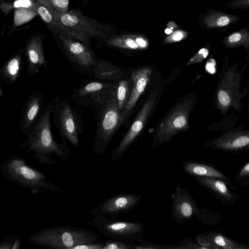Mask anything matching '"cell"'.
I'll return each mask as SVG.
<instances>
[{
  "instance_id": "cell-1",
  "label": "cell",
  "mask_w": 249,
  "mask_h": 249,
  "mask_svg": "<svg viewBox=\"0 0 249 249\" xmlns=\"http://www.w3.org/2000/svg\"><path fill=\"white\" fill-rule=\"evenodd\" d=\"M89 108L93 110L96 131L93 149L95 155L104 154L121 126L115 83L108 89L94 94Z\"/></svg>"
},
{
  "instance_id": "cell-2",
  "label": "cell",
  "mask_w": 249,
  "mask_h": 249,
  "mask_svg": "<svg viewBox=\"0 0 249 249\" xmlns=\"http://www.w3.org/2000/svg\"><path fill=\"white\" fill-rule=\"evenodd\" d=\"M53 105L52 100L44 107L36 124L26 135L21 149H27L29 152H34L35 158L41 164H53L58 162L51 156L56 155L62 160L67 159L71 150L67 142L58 143L52 132L50 124Z\"/></svg>"
},
{
  "instance_id": "cell-3",
  "label": "cell",
  "mask_w": 249,
  "mask_h": 249,
  "mask_svg": "<svg viewBox=\"0 0 249 249\" xmlns=\"http://www.w3.org/2000/svg\"><path fill=\"white\" fill-rule=\"evenodd\" d=\"M28 240L37 246L56 249H72L78 245L103 242L89 230L68 226L42 229L31 234Z\"/></svg>"
},
{
  "instance_id": "cell-4",
  "label": "cell",
  "mask_w": 249,
  "mask_h": 249,
  "mask_svg": "<svg viewBox=\"0 0 249 249\" xmlns=\"http://www.w3.org/2000/svg\"><path fill=\"white\" fill-rule=\"evenodd\" d=\"M54 15L61 34L76 39L89 47L92 38L105 39L111 33L107 24L89 18L79 11L72 10L61 14L54 10Z\"/></svg>"
},
{
  "instance_id": "cell-5",
  "label": "cell",
  "mask_w": 249,
  "mask_h": 249,
  "mask_svg": "<svg viewBox=\"0 0 249 249\" xmlns=\"http://www.w3.org/2000/svg\"><path fill=\"white\" fill-rule=\"evenodd\" d=\"M0 170L3 175L10 180L36 193L58 191L68 193L48 182L44 174L28 166L24 159L15 155L11 156L2 164Z\"/></svg>"
},
{
  "instance_id": "cell-6",
  "label": "cell",
  "mask_w": 249,
  "mask_h": 249,
  "mask_svg": "<svg viewBox=\"0 0 249 249\" xmlns=\"http://www.w3.org/2000/svg\"><path fill=\"white\" fill-rule=\"evenodd\" d=\"M53 122L62 141H68L73 146L79 147V136L83 134V120L79 108L74 106L64 96H56L52 99Z\"/></svg>"
},
{
  "instance_id": "cell-7",
  "label": "cell",
  "mask_w": 249,
  "mask_h": 249,
  "mask_svg": "<svg viewBox=\"0 0 249 249\" xmlns=\"http://www.w3.org/2000/svg\"><path fill=\"white\" fill-rule=\"evenodd\" d=\"M196 102L194 96L187 95L175 104L157 127L152 149L170 142L178 133L188 129L189 116Z\"/></svg>"
},
{
  "instance_id": "cell-8",
  "label": "cell",
  "mask_w": 249,
  "mask_h": 249,
  "mask_svg": "<svg viewBox=\"0 0 249 249\" xmlns=\"http://www.w3.org/2000/svg\"><path fill=\"white\" fill-rule=\"evenodd\" d=\"M171 216L178 224L181 225L196 217L204 225L216 224L222 221L221 215L206 209L198 207L188 191L178 183L172 194Z\"/></svg>"
},
{
  "instance_id": "cell-9",
  "label": "cell",
  "mask_w": 249,
  "mask_h": 249,
  "mask_svg": "<svg viewBox=\"0 0 249 249\" xmlns=\"http://www.w3.org/2000/svg\"><path fill=\"white\" fill-rule=\"evenodd\" d=\"M238 64L225 65L221 70L216 91V103L222 113L231 107L241 111V101L245 94L240 90L243 70H238Z\"/></svg>"
},
{
  "instance_id": "cell-10",
  "label": "cell",
  "mask_w": 249,
  "mask_h": 249,
  "mask_svg": "<svg viewBox=\"0 0 249 249\" xmlns=\"http://www.w3.org/2000/svg\"><path fill=\"white\" fill-rule=\"evenodd\" d=\"M95 228L109 239L124 242L134 248L137 242L142 240L145 225L139 222L97 216L92 221Z\"/></svg>"
},
{
  "instance_id": "cell-11",
  "label": "cell",
  "mask_w": 249,
  "mask_h": 249,
  "mask_svg": "<svg viewBox=\"0 0 249 249\" xmlns=\"http://www.w3.org/2000/svg\"><path fill=\"white\" fill-rule=\"evenodd\" d=\"M158 99L157 90L149 94L141 106L127 131L113 151L110 160H119L133 144L145 126Z\"/></svg>"
},
{
  "instance_id": "cell-12",
  "label": "cell",
  "mask_w": 249,
  "mask_h": 249,
  "mask_svg": "<svg viewBox=\"0 0 249 249\" xmlns=\"http://www.w3.org/2000/svg\"><path fill=\"white\" fill-rule=\"evenodd\" d=\"M57 35L64 53L71 65L80 72L89 75L101 58L80 41L61 33Z\"/></svg>"
},
{
  "instance_id": "cell-13",
  "label": "cell",
  "mask_w": 249,
  "mask_h": 249,
  "mask_svg": "<svg viewBox=\"0 0 249 249\" xmlns=\"http://www.w3.org/2000/svg\"><path fill=\"white\" fill-rule=\"evenodd\" d=\"M142 195L119 194L101 202L90 211L94 216H111L121 213H127L134 209L142 199Z\"/></svg>"
},
{
  "instance_id": "cell-14",
  "label": "cell",
  "mask_w": 249,
  "mask_h": 249,
  "mask_svg": "<svg viewBox=\"0 0 249 249\" xmlns=\"http://www.w3.org/2000/svg\"><path fill=\"white\" fill-rule=\"evenodd\" d=\"M151 72V69L148 67L138 68L131 71L130 77L133 81V87L129 99L120 114L121 125L128 124L140 97L144 91L150 80Z\"/></svg>"
},
{
  "instance_id": "cell-15",
  "label": "cell",
  "mask_w": 249,
  "mask_h": 249,
  "mask_svg": "<svg viewBox=\"0 0 249 249\" xmlns=\"http://www.w3.org/2000/svg\"><path fill=\"white\" fill-rule=\"evenodd\" d=\"M204 145L216 150L238 153L249 149V133L248 131H229L206 142Z\"/></svg>"
},
{
  "instance_id": "cell-16",
  "label": "cell",
  "mask_w": 249,
  "mask_h": 249,
  "mask_svg": "<svg viewBox=\"0 0 249 249\" xmlns=\"http://www.w3.org/2000/svg\"><path fill=\"white\" fill-rule=\"evenodd\" d=\"M44 96L33 91L27 98L21 113L19 126L22 132L27 135L36 124L43 108Z\"/></svg>"
},
{
  "instance_id": "cell-17",
  "label": "cell",
  "mask_w": 249,
  "mask_h": 249,
  "mask_svg": "<svg viewBox=\"0 0 249 249\" xmlns=\"http://www.w3.org/2000/svg\"><path fill=\"white\" fill-rule=\"evenodd\" d=\"M193 179L224 205L233 206L238 200L239 195L230 190L229 185L231 184L226 181L216 178L201 177H193Z\"/></svg>"
},
{
  "instance_id": "cell-18",
  "label": "cell",
  "mask_w": 249,
  "mask_h": 249,
  "mask_svg": "<svg viewBox=\"0 0 249 249\" xmlns=\"http://www.w3.org/2000/svg\"><path fill=\"white\" fill-rule=\"evenodd\" d=\"M195 238L197 243L205 249H249L248 245L232 240L218 231L198 233Z\"/></svg>"
},
{
  "instance_id": "cell-19",
  "label": "cell",
  "mask_w": 249,
  "mask_h": 249,
  "mask_svg": "<svg viewBox=\"0 0 249 249\" xmlns=\"http://www.w3.org/2000/svg\"><path fill=\"white\" fill-rule=\"evenodd\" d=\"M25 54L27 63V72L30 76L38 72L41 67L46 69L47 61L45 58L42 38L40 36L32 37L27 42Z\"/></svg>"
},
{
  "instance_id": "cell-20",
  "label": "cell",
  "mask_w": 249,
  "mask_h": 249,
  "mask_svg": "<svg viewBox=\"0 0 249 249\" xmlns=\"http://www.w3.org/2000/svg\"><path fill=\"white\" fill-rule=\"evenodd\" d=\"M113 82L93 81L82 84L71 95V100L76 104L89 108L94 94L110 88Z\"/></svg>"
},
{
  "instance_id": "cell-21",
  "label": "cell",
  "mask_w": 249,
  "mask_h": 249,
  "mask_svg": "<svg viewBox=\"0 0 249 249\" xmlns=\"http://www.w3.org/2000/svg\"><path fill=\"white\" fill-rule=\"evenodd\" d=\"M105 43L109 47L130 50L145 49L148 46V42L144 36L132 34L109 36L105 39Z\"/></svg>"
},
{
  "instance_id": "cell-22",
  "label": "cell",
  "mask_w": 249,
  "mask_h": 249,
  "mask_svg": "<svg viewBox=\"0 0 249 249\" xmlns=\"http://www.w3.org/2000/svg\"><path fill=\"white\" fill-rule=\"evenodd\" d=\"M185 173L193 177L216 178L231 184V179L222 171L210 165L192 161L183 163Z\"/></svg>"
},
{
  "instance_id": "cell-23",
  "label": "cell",
  "mask_w": 249,
  "mask_h": 249,
  "mask_svg": "<svg viewBox=\"0 0 249 249\" xmlns=\"http://www.w3.org/2000/svg\"><path fill=\"white\" fill-rule=\"evenodd\" d=\"M124 69L119 67L108 61L100 59L89 76L101 80L113 82L121 79Z\"/></svg>"
},
{
  "instance_id": "cell-24",
  "label": "cell",
  "mask_w": 249,
  "mask_h": 249,
  "mask_svg": "<svg viewBox=\"0 0 249 249\" xmlns=\"http://www.w3.org/2000/svg\"><path fill=\"white\" fill-rule=\"evenodd\" d=\"M22 66L21 51L11 57L0 68V77L7 84L15 83L19 78Z\"/></svg>"
},
{
  "instance_id": "cell-25",
  "label": "cell",
  "mask_w": 249,
  "mask_h": 249,
  "mask_svg": "<svg viewBox=\"0 0 249 249\" xmlns=\"http://www.w3.org/2000/svg\"><path fill=\"white\" fill-rule=\"evenodd\" d=\"M34 9L55 33L57 34L61 33L60 25L54 15V9L48 0H35Z\"/></svg>"
},
{
  "instance_id": "cell-26",
  "label": "cell",
  "mask_w": 249,
  "mask_h": 249,
  "mask_svg": "<svg viewBox=\"0 0 249 249\" xmlns=\"http://www.w3.org/2000/svg\"><path fill=\"white\" fill-rule=\"evenodd\" d=\"M132 87L133 81L130 77L115 82L116 99L120 114L129 99Z\"/></svg>"
},
{
  "instance_id": "cell-27",
  "label": "cell",
  "mask_w": 249,
  "mask_h": 249,
  "mask_svg": "<svg viewBox=\"0 0 249 249\" xmlns=\"http://www.w3.org/2000/svg\"><path fill=\"white\" fill-rule=\"evenodd\" d=\"M237 17L221 13L213 12L204 19V24L209 28H216L227 26L235 21Z\"/></svg>"
},
{
  "instance_id": "cell-28",
  "label": "cell",
  "mask_w": 249,
  "mask_h": 249,
  "mask_svg": "<svg viewBox=\"0 0 249 249\" xmlns=\"http://www.w3.org/2000/svg\"><path fill=\"white\" fill-rule=\"evenodd\" d=\"M38 15L37 12L32 8H18L15 9L14 25L20 26L27 23Z\"/></svg>"
},
{
  "instance_id": "cell-29",
  "label": "cell",
  "mask_w": 249,
  "mask_h": 249,
  "mask_svg": "<svg viewBox=\"0 0 249 249\" xmlns=\"http://www.w3.org/2000/svg\"><path fill=\"white\" fill-rule=\"evenodd\" d=\"M225 42L229 47H234L243 45L247 49H248L249 35L246 31L236 32L229 36Z\"/></svg>"
},
{
  "instance_id": "cell-30",
  "label": "cell",
  "mask_w": 249,
  "mask_h": 249,
  "mask_svg": "<svg viewBox=\"0 0 249 249\" xmlns=\"http://www.w3.org/2000/svg\"><path fill=\"white\" fill-rule=\"evenodd\" d=\"M34 0H16L12 2L3 3L0 8L5 14H8L12 9L18 8H32L34 9Z\"/></svg>"
},
{
  "instance_id": "cell-31",
  "label": "cell",
  "mask_w": 249,
  "mask_h": 249,
  "mask_svg": "<svg viewBox=\"0 0 249 249\" xmlns=\"http://www.w3.org/2000/svg\"><path fill=\"white\" fill-rule=\"evenodd\" d=\"M236 183L241 187H246L249 183V162H246L235 177Z\"/></svg>"
},
{
  "instance_id": "cell-32",
  "label": "cell",
  "mask_w": 249,
  "mask_h": 249,
  "mask_svg": "<svg viewBox=\"0 0 249 249\" xmlns=\"http://www.w3.org/2000/svg\"><path fill=\"white\" fill-rule=\"evenodd\" d=\"M167 249H205V248L192 239L186 237L173 245H167Z\"/></svg>"
},
{
  "instance_id": "cell-33",
  "label": "cell",
  "mask_w": 249,
  "mask_h": 249,
  "mask_svg": "<svg viewBox=\"0 0 249 249\" xmlns=\"http://www.w3.org/2000/svg\"><path fill=\"white\" fill-rule=\"evenodd\" d=\"M21 240L17 237H8L0 241V249H19L21 248Z\"/></svg>"
},
{
  "instance_id": "cell-34",
  "label": "cell",
  "mask_w": 249,
  "mask_h": 249,
  "mask_svg": "<svg viewBox=\"0 0 249 249\" xmlns=\"http://www.w3.org/2000/svg\"><path fill=\"white\" fill-rule=\"evenodd\" d=\"M133 249L129 244L121 240L109 239L104 242L103 249Z\"/></svg>"
},
{
  "instance_id": "cell-35",
  "label": "cell",
  "mask_w": 249,
  "mask_h": 249,
  "mask_svg": "<svg viewBox=\"0 0 249 249\" xmlns=\"http://www.w3.org/2000/svg\"><path fill=\"white\" fill-rule=\"evenodd\" d=\"M48 1L57 12L63 14L68 11L69 0H48Z\"/></svg>"
},
{
  "instance_id": "cell-36",
  "label": "cell",
  "mask_w": 249,
  "mask_h": 249,
  "mask_svg": "<svg viewBox=\"0 0 249 249\" xmlns=\"http://www.w3.org/2000/svg\"><path fill=\"white\" fill-rule=\"evenodd\" d=\"M208 54L209 50L206 48H202L188 61L185 67L201 62Z\"/></svg>"
},
{
  "instance_id": "cell-37",
  "label": "cell",
  "mask_w": 249,
  "mask_h": 249,
  "mask_svg": "<svg viewBox=\"0 0 249 249\" xmlns=\"http://www.w3.org/2000/svg\"><path fill=\"white\" fill-rule=\"evenodd\" d=\"M187 36V33L184 31L178 30L170 34L165 39L167 43H174L179 41Z\"/></svg>"
},
{
  "instance_id": "cell-38",
  "label": "cell",
  "mask_w": 249,
  "mask_h": 249,
  "mask_svg": "<svg viewBox=\"0 0 249 249\" xmlns=\"http://www.w3.org/2000/svg\"><path fill=\"white\" fill-rule=\"evenodd\" d=\"M104 242L78 245L72 249H103Z\"/></svg>"
},
{
  "instance_id": "cell-39",
  "label": "cell",
  "mask_w": 249,
  "mask_h": 249,
  "mask_svg": "<svg viewBox=\"0 0 249 249\" xmlns=\"http://www.w3.org/2000/svg\"><path fill=\"white\" fill-rule=\"evenodd\" d=\"M214 62H215L214 60L213 59H210L208 61V63L207 64V66L206 67V69L209 72H211V73H213V72H214V69H215V68H214L215 64L214 63Z\"/></svg>"
},
{
  "instance_id": "cell-40",
  "label": "cell",
  "mask_w": 249,
  "mask_h": 249,
  "mask_svg": "<svg viewBox=\"0 0 249 249\" xmlns=\"http://www.w3.org/2000/svg\"><path fill=\"white\" fill-rule=\"evenodd\" d=\"M248 4L249 0H236L231 4V5L236 7L245 6L246 5H248Z\"/></svg>"
},
{
  "instance_id": "cell-41",
  "label": "cell",
  "mask_w": 249,
  "mask_h": 249,
  "mask_svg": "<svg viewBox=\"0 0 249 249\" xmlns=\"http://www.w3.org/2000/svg\"><path fill=\"white\" fill-rule=\"evenodd\" d=\"M173 31L170 30V29L169 28H167L165 30V32L166 34H171V33H172Z\"/></svg>"
}]
</instances>
